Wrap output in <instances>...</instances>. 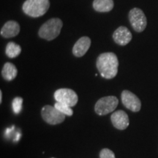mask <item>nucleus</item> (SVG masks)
<instances>
[{"label":"nucleus","mask_w":158,"mask_h":158,"mask_svg":"<svg viewBox=\"0 0 158 158\" xmlns=\"http://www.w3.org/2000/svg\"><path fill=\"white\" fill-rule=\"evenodd\" d=\"M96 66L102 77L111 79L118 73V60L116 55L112 52H106L99 55Z\"/></svg>","instance_id":"obj_1"},{"label":"nucleus","mask_w":158,"mask_h":158,"mask_svg":"<svg viewBox=\"0 0 158 158\" xmlns=\"http://www.w3.org/2000/svg\"><path fill=\"white\" fill-rule=\"evenodd\" d=\"M62 26V21L60 19L54 18L49 19L40 28L38 31L39 37L48 41L53 40L60 34Z\"/></svg>","instance_id":"obj_2"},{"label":"nucleus","mask_w":158,"mask_h":158,"mask_svg":"<svg viewBox=\"0 0 158 158\" xmlns=\"http://www.w3.org/2000/svg\"><path fill=\"white\" fill-rule=\"evenodd\" d=\"M50 7L49 0H26L23 4V13L32 18L44 15Z\"/></svg>","instance_id":"obj_3"},{"label":"nucleus","mask_w":158,"mask_h":158,"mask_svg":"<svg viewBox=\"0 0 158 158\" xmlns=\"http://www.w3.org/2000/svg\"><path fill=\"white\" fill-rule=\"evenodd\" d=\"M118 104V98L115 96H107L100 98L96 102L94 110L98 115L103 116L114 111Z\"/></svg>","instance_id":"obj_4"},{"label":"nucleus","mask_w":158,"mask_h":158,"mask_svg":"<svg viewBox=\"0 0 158 158\" xmlns=\"http://www.w3.org/2000/svg\"><path fill=\"white\" fill-rule=\"evenodd\" d=\"M41 116L43 119L49 124H58L64 121L65 115L57 110L54 106H45L41 110Z\"/></svg>","instance_id":"obj_5"},{"label":"nucleus","mask_w":158,"mask_h":158,"mask_svg":"<svg viewBox=\"0 0 158 158\" xmlns=\"http://www.w3.org/2000/svg\"><path fill=\"white\" fill-rule=\"evenodd\" d=\"M129 21L133 29L137 32H142L147 25V20L142 10L135 7L130 11Z\"/></svg>","instance_id":"obj_6"},{"label":"nucleus","mask_w":158,"mask_h":158,"mask_svg":"<svg viewBox=\"0 0 158 158\" xmlns=\"http://www.w3.org/2000/svg\"><path fill=\"white\" fill-rule=\"evenodd\" d=\"M54 98L56 102L73 107L78 102V97L76 92L70 89L63 88L57 89L54 92Z\"/></svg>","instance_id":"obj_7"},{"label":"nucleus","mask_w":158,"mask_h":158,"mask_svg":"<svg viewBox=\"0 0 158 158\" xmlns=\"http://www.w3.org/2000/svg\"><path fill=\"white\" fill-rule=\"evenodd\" d=\"M122 102L124 107L133 112H138L141 110V102L140 99L128 90H124L121 94Z\"/></svg>","instance_id":"obj_8"},{"label":"nucleus","mask_w":158,"mask_h":158,"mask_svg":"<svg viewBox=\"0 0 158 158\" xmlns=\"http://www.w3.org/2000/svg\"><path fill=\"white\" fill-rule=\"evenodd\" d=\"M110 120L114 127L121 130H125L130 124L128 115L122 110H118L113 113L110 116Z\"/></svg>","instance_id":"obj_9"},{"label":"nucleus","mask_w":158,"mask_h":158,"mask_svg":"<svg viewBox=\"0 0 158 158\" xmlns=\"http://www.w3.org/2000/svg\"><path fill=\"white\" fill-rule=\"evenodd\" d=\"M133 38L130 31L125 27H119L116 29L113 34V39L116 44L124 46L127 45Z\"/></svg>","instance_id":"obj_10"},{"label":"nucleus","mask_w":158,"mask_h":158,"mask_svg":"<svg viewBox=\"0 0 158 158\" xmlns=\"http://www.w3.org/2000/svg\"><path fill=\"white\" fill-rule=\"evenodd\" d=\"M91 39L89 37H82L77 40L73 48V54L76 57H81L86 54L91 46Z\"/></svg>","instance_id":"obj_11"},{"label":"nucleus","mask_w":158,"mask_h":158,"mask_svg":"<svg viewBox=\"0 0 158 158\" xmlns=\"http://www.w3.org/2000/svg\"><path fill=\"white\" fill-rule=\"evenodd\" d=\"M19 23L15 21H9L1 29V35L5 38H11L17 36L20 32Z\"/></svg>","instance_id":"obj_12"},{"label":"nucleus","mask_w":158,"mask_h":158,"mask_svg":"<svg viewBox=\"0 0 158 158\" xmlns=\"http://www.w3.org/2000/svg\"><path fill=\"white\" fill-rule=\"evenodd\" d=\"M93 8L95 11L100 13H108L114 8L113 0H94Z\"/></svg>","instance_id":"obj_13"},{"label":"nucleus","mask_w":158,"mask_h":158,"mask_svg":"<svg viewBox=\"0 0 158 158\" xmlns=\"http://www.w3.org/2000/svg\"><path fill=\"white\" fill-rule=\"evenodd\" d=\"M18 70L16 67L10 62L5 63L2 70L3 78L7 81H11L17 76Z\"/></svg>","instance_id":"obj_14"},{"label":"nucleus","mask_w":158,"mask_h":158,"mask_svg":"<svg viewBox=\"0 0 158 158\" xmlns=\"http://www.w3.org/2000/svg\"><path fill=\"white\" fill-rule=\"evenodd\" d=\"M21 52V48L15 43L10 42L7 43L5 48V54L9 58L13 59L17 57Z\"/></svg>","instance_id":"obj_15"},{"label":"nucleus","mask_w":158,"mask_h":158,"mask_svg":"<svg viewBox=\"0 0 158 158\" xmlns=\"http://www.w3.org/2000/svg\"><path fill=\"white\" fill-rule=\"evenodd\" d=\"M54 107L56 108L57 110H59V111L62 112V114H64L65 116H71L73 114V110H72L71 107L67 106V105H65V104L56 102L54 105Z\"/></svg>","instance_id":"obj_16"},{"label":"nucleus","mask_w":158,"mask_h":158,"mask_svg":"<svg viewBox=\"0 0 158 158\" xmlns=\"http://www.w3.org/2000/svg\"><path fill=\"white\" fill-rule=\"evenodd\" d=\"M23 99L20 97H16L13 100V109L15 114H19L22 108Z\"/></svg>","instance_id":"obj_17"},{"label":"nucleus","mask_w":158,"mask_h":158,"mask_svg":"<svg viewBox=\"0 0 158 158\" xmlns=\"http://www.w3.org/2000/svg\"><path fill=\"white\" fill-rule=\"evenodd\" d=\"M100 158H116L115 155L111 150L107 148L102 149L100 152Z\"/></svg>","instance_id":"obj_18"},{"label":"nucleus","mask_w":158,"mask_h":158,"mask_svg":"<svg viewBox=\"0 0 158 158\" xmlns=\"http://www.w3.org/2000/svg\"><path fill=\"white\" fill-rule=\"evenodd\" d=\"M13 129H14V126H13V127H12V128H7V130L5 131V135H10V133L12 131H13Z\"/></svg>","instance_id":"obj_19"},{"label":"nucleus","mask_w":158,"mask_h":158,"mask_svg":"<svg viewBox=\"0 0 158 158\" xmlns=\"http://www.w3.org/2000/svg\"><path fill=\"white\" fill-rule=\"evenodd\" d=\"M21 134H20L19 133H17V135H16V137L15 138V141H19V138H21Z\"/></svg>","instance_id":"obj_20"},{"label":"nucleus","mask_w":158,"mask_h":158,"mask_svg":"<svg viewBox=\"0 0 158 158\" xmlns=\"http://www.w3.org/2000/svg\"><path fill=\"white\" fill-rule=\"evenodd\" d=\"M2 101V91H0V102L1 103Z\"/></svg>","instance_id":"obj_21"},{"label":"nucleus","mask_w":158,"mask_h":158,"mask_svg":"<svg viewBox=\"0 0 158 158\" xmlns=\"http://www.w3.org/2000/svg\"><path fill=\"white\" fill-rule=\"evenodd\" d=\"M51 158H55V157H51Z\"/></svg>","instance_id":"obj_22"}]
</instances>
